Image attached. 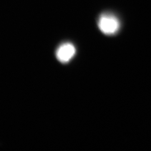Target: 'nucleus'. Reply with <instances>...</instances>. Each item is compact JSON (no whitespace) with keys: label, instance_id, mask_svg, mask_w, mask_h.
I'll use <instances>...</instances> for the list:
<instances>
[{"label":"nucleus","instance_id":"nucleus-1","mask_svg":"<svg viewBox=\"0 0 151 151\" xmlns=\"http://www.w3.org/2000/svg\"><path fill=\"white\" fill-rule=\"evenodd\" d=\"M100 30L105 35H114L118 32L120 23L118 18L111 13L101 14L97 22Z\"/></svg>","mask_w":151,"mask_h":151},{"label":"nucleus","instance_id":"nucleus-2","mask_svg":"<svg viewBox=\"0 0 151 151\" xmlns=\"http://www.w3.org/2000/svg\"><path fill=\"white\" fill-rule=\"evenodd\" d=\"M75 47L70 43H65L60 45L56 51V57L62 63H67L76 54Z\"/></svg>","mask_w":151,"mask_h":151}]
</instances>
